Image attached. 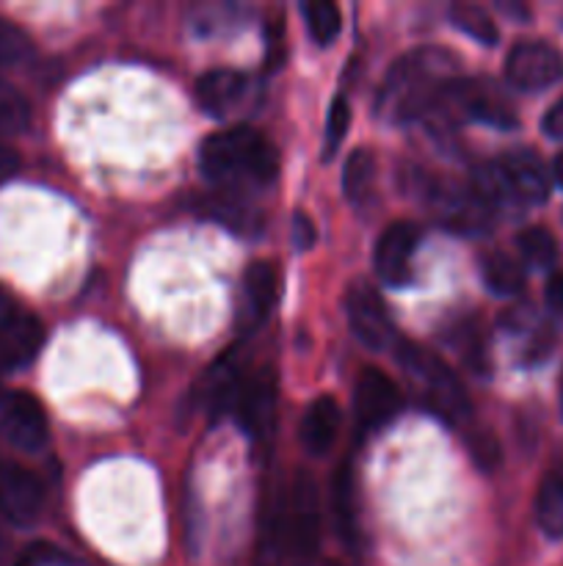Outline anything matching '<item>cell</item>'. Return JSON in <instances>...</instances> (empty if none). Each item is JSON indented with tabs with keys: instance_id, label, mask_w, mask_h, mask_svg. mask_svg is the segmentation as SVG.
Segmentation results:
<instances>
[{
	"instance_id": "1",
	"label": "cell",
	"mask_w": 563,
	"mask_h": 566,
	"mask_svg": "<svg viewBox=\"0 0 563 566\" xmlns=\"http://www.w3.org/2000/svg\"><path fill=\"white\" fill-rule=\"evenodd\" d=\"M458 77L456 53L445 48H417L401 55L386 72L379 92V114L392 122L428 116L445 88Z\"/></svg>"
},
{
	"instance_id": "2",
	"label": "cell",
	"mask_w": 563,
	"mask_h": 566,
	"mask_svg": "<svg viewBox=\"0 0 563 566\" xmlns=\"http://www.w3.org/2000/svg\"><path fill=\"white\" fill-rule=\"evenodd\" d=\"M199 166L213 186L241 197L243 191H257L276 180L279 155L254 127H230L204 138Z\"/></svg>"
},
{
	"instance_id": "3",
	"label": "cell",
	"mask_w": 563,
	"mask_h": 566,
	"mask_svg": "<svg viewBox=\"0 0 563 566\" xmlns=\"http://www.w3.org/2000/svg\"><path fill=\"white\" fill-rule=\"evenodd\" d=\"M397 365L403 374L408 376L414 390L419 392V401L431 409V412L442 415L450 423H461L469 418L472 407L464 392V385L458 381L456 370L439 357V354L428 352V348L417 346V343L397 340L392 348Z\"/></svg>"
},
{
	"instance_id": "4",
	"label": "cell",
	"mask_w": 563,
	"mask_h": 566,
	"mask_svg": "<svg viewBox=\"0 0 563 566\" xmlns=\"http://www.w3.org/2000/svg\"><path fill=\"white\" fill-rule=\"evenodd\" d=\"M425 205L431 208V213L442 221L445 227H450L453 232H461V235H480V232H489L495 224V210L478 197L469 182H456V180H425L423 188Z\"/></svg>"
},
{
	"instance_id": "5",
	"label": "cell",
	"mask_w": 563,
	"mask_h": 566,
	"mask_svg": "<svg viewBox=\"0 0 563 566\" xmlns=\"http://www.w3.org/2000/svg\"><path fill=\"white\" fill-rule=\"evenodd\" d=\"M436 111H453L458 119L484 122L502 130L519 125L517 111L508 103L506 94L491 81H480V77H456L436 103Z\"/></svg>"
},
{
	"instance_id": "6",
	"label": "cell",
	"mask_w": 563,
	"mask_h": 566,
	"mask_svg": "<svg viewBox=\"0 0 563 566\" xmlns=\"http://www.w3.org/2000/svg\"><path fill=\"white\" fill-rule=\"evenodd\" d=\"M320 528H323V509L320 492L307 470H298L290 484V545L287 564L312 566L320 551Z\"/></svg>"
},
{
	"instance_id": "7",
	"label": "cell",
	"mask_w": 563,
	"mask_h": 566,
	"mask_svg": "<svg viewBox=\"0 0 563 566\" xmlns=\"http://www.w3.org/2000/svg\"><path fill=\"white\" fill-rule=\"evenodd\" d=\"M287 545H290V486L270 479L259 501L254 566H285Z\"/></svg>"
},
{
	"instance_id": "8",
	"label": "cell",
	"mask_w": 563,
	"mask_h": 566,
	"mask_svg": "<svg viewBox=\"0 0 563 566\" xmlns=\"http://www.w3.org/2000/svg\"><path fill=\"white\" fill-rule=\"evenodd\" d=\"M563 77V55L541 39L517 42L506 55V81L517 92H544Z\"/></svg>"
},
{
	"instance_id": "9",
	"label": "cell",
	"mask_w": 563,
	"mask_h": 566,
	"mask_svg": "<svg viewBox=\"0 0 563 566\" xmlns=\"http://www.w3.org/2000/svg\"><path fill=\"white\" fill-rule=\"evenodd\" d=\"M346 315L351 324L353 335L362 346L373 348V352H386V348L397 346L395 326H392L386 304L375 287L368 282H353L346 293Z\"/></svg>"
},
{
	"instance_id": "10",
	"label": "cell",
	"mask_w": 563,
	"mask_h": 566,
	"mask_svg": "<svg viewBox=\"0 0 563 566\" xmlns=\"http://www.w3.org/2000/svg\"><path fill=\"white\" fill-rule=\"evenodd\" d=\"M403 392L384 370L364 368L353 390V418L362 431H381L401 415Z\"/></svg>"
},
{
	"instance_id": "11",
	"label": "cell",
	"mask_w": 563,
	"mask_h": 566,
	"mask_svg": "<svg viewBox=\"0 0 563 566\" xmlns=\"http://www.w3.org/2000/svg\"><path fill=\"white\" fill-rule=\"evenodd\" d=\"M0 437L22 453L42 451L47 442V415L28 392H11L0 401Z\"/></svg>"
},
{
	"instance_id": "12",
	"label": "cell",
	"mask_w": 563,
	"mask_h": 566,
	"mask_svg": "<svg viewBox=\"0 0 563 566\" xmlns=\"http://www.w3.org/2000/svg\"><path fill=\"white\" fill-rule=\"evenodd\" d=\"M246 368H243L241 352H226L224 357L215 359L196 385L199 407L208 409L210 418H224L235 412L237 398H241L243 385H246Z\"/></svg>"
},
{
	"instance_id": "13",
	"label": "cell",
	"mask_w": 563,
	"mask_h": 566,
	"mask_svg": "<svg viewBox=\"0 0 563 566\" xmlns=\"http://www.w3.org/2000/svg\"><path fill=\"white\" fill-rule=\"evenodd\" d=\"M276 396H279V385H276V376L270 368L248 376L246 385H243L235 415L241 420L243 431L254 442H268L270 431H274Z\"/></svg>"
},
{
	"instance_id": "14",
	"label": "cell",
	"mask_w": 563,
	"mask_h": 566,
	"mask_svg": "<svg viewBox=\"0 0 563 566\" xmlns=\"http://www.w3.org/2000/svg\"><path fill=\"white\" fill-rule=\"evenodd\" d=\"M44 506V486L28 468L0 464V514L14 525L36 523Z\"/></svg>"
},
{
	"instance_id": "15",
	"label": "cell",
	"mask_w": 563,
	"mask_h": 566,
	"mask_svg": "<svg viewBox=\"0 0 563 566\" xmlns=\"http://www.w3.org/2000/svg\"><path fill=\"white\" fill-rule=\"evenodd\" d=\"M506 186L511 191L513 202L533 208V205H544L550 197V171H546L544 160L533 153V149L513 147L508 149L502 158H497Z\"/></svg>"
},
{
	"instance_id": "16",
	"label": "cell",
	"mask_w": 563,
	"mask_h": 566,
	"mask_svg": "<svg viewBox=\"0 0 563 566\" xmlns=\"http://www.w3.org/2000/svg\"><path fill=\"white\" fill-rule=\"evenodd\" d=\"M419 232L408 221H395L381 232L375 243V274L390 287H406L412 282V254L417 252Z\"/></svg>"
},
{
	"instance_id": "17",
	"label": "cell",
	"mask_w": 563,
	"mask_h": 566,
	"mask_svg": "<svg viewBox=\"0 0 563 566\" xmlns=\"http://www.w3.org/2000/svg\"><path fill=\"white\" fill-rule=\"evenodd\" d=\"M279 302V271L270 263H252L243 274V310L241 329L252 332L270 315V310Z\"/></svg>"
},
{
	"instance_id": "18",
	"label": "cell",
	"mask_w": 563,
	"mask_h": 566,
	"mask_svg": "<svg viewBox=\"0 0 563 566\" xmlns=\"http://www.w3.org/2000/svg\"><path fill=\"white\" fill-rule=\"evenodd\" d=\"M44 343V329L33 315L14 313L0 326V368L9 370L25 368L33 363Z\"/></svg>"
},
{
	"instance_id": "19",
	"label": "cell",
	"mask_w": 563,
	"mask_h": 566,
	"mask_svg": "<svg viewBox=\"0 0 563 566\" xmlns=\"http://www.w3.org/2000/svg\"><path fill=\"white\" fill-rule=\"evenodd\" d=\"M248 92L246 75L235 70H213L204 72L196 81V103L204 114L224 119L237 105L243 103Z\"/></svg>"
},
{
	"instance_id": "20",
	"label": "cell",
	"mask_w": 563,
	"mask_h": 566,
	"mask_svg": "<svg viewBox=\"0 0 563 566\" xmlns=\"http://www.w3.org/2000/svg\"><path fill=\"white\" fill-rule=\"evenodd\" d=\"M342 426V409L340 403L331 396H318L307 407L301 418V429H298V437H301V446L309 457H326L334 446L337 434H340Z\"/></svg>"
},
{
	"instance_id": "21",
	"label": "cell",
	"mask_w": 563,
	"mask_h": 566,
	"mask_svg": "<svg viewBox=\"0 0 563 566\" xmlns=\"http://www.w3.org/2000/svg\"><path fill=\"white\" fill-rule=\"evenodd\" d=\"M331 509H334V523L340 528V536L346 545H357V484H353L351 462H342L337 470L334 486H331Z\"/></svg>"
},
{
	"instance_id": "22",
	"label": "cell",
	"mask_w": 563,
	"mask_h": 566,
	"mask_svg": "<svg viewBox=\"0 0 563 566\" xmlns=\"http://www.w3.org/2000/svg\"><path fill=\"white\" fill-rule=\"evenodd\" d=\"M208 216L219 221V224L230 227L232 232H241V235H254L257 230H263V216H259L246 199L237 197V193H219V197H210Z\"/></svg>"
},
{
	"instance_id": "23",
	"label": "cell",
	"mask_w": 563,
	"mask_h": 566,
	"mask_svg": "<svg viewBox=\"0 0 563 566\" xmlns=\"http://www.w3.org/2000/svg\"><path fill=\"white\" fill-rule=\"evenodd\" d=\"M535 523L546 539H563V475L552 473L541 481L535 495Z\"/></svg>"
},
{
	"instance_id": "24",
	"label": "cell",
	"mask_w": 563,
	"mask_h": 566,
	"mask_svg": "<svg viewBox=\"0 0 563 566\" xmlns=\"http://www.w3.org/2000/svg\"><path fill=\"white\" fill-rule=\"evenodd\" d=\"M480 274H484L486 287H489L495 296H517L524 287L522 265L502 252L486 254L484 263H480Z\"/></svg>"
},
{
	"instance_id": "25",
	"label": "cell",
	"mask_w": 563,
	"mask_h": 566,
	"mask_svg": "<svg viewBox=\"0 0 563 566\" xmlns=\"http://www.w3.org/2000/svg\"><path fill=\"white\" fill-rule=\"evenodd\" d=\"M375 188V158L368 149H353L342 169V191L348 202L364 205Z\"/></svg>"
},
{
	"instance_id": "26",
	"label": "cell",
	"mask_w": 563,
	"mask_h": 566,
	"mask_svg": "<svg viewBox=\"0 0 563 566\" xmlns=\"http://www.w3.org/2000/svg\"><path fill=\"white\" fill-rule=\"evenodd\" d=\"M450 22L464 33V36L475 39L484 48H495L500 42V31H497V22L491 20V14L486 9L475 3H456L450 9Z\"/></svg>"
},
{
	"instance_id": "27",
	"label": "cell",
	"mask_w": 563,
	"mask_h": 566,
	"mask_svg": "<svg viewBox=\"0 0 563 566\" xmlns=\"http://www.w3.org/2000/svg\"><path fill=\"white\" fill-rule=\"evenodd\" d=\"M304 17H307L309 36L320 44V48H329L342 31V14L337 9V3L331 0H307L304 3Z\"/></svg>"
},
{
	"instance_id": "28",
	"label": "cell",
	"mask_w": 563,
	"mask_h": 566,
	"mask_svg": "<svg viewBox=\"0 0 563 566\" xmlns=\"http://www.w3.org/2000/svg\"><path fill=\"white\" fill-rule=\"evenodd\" d=\"M517 249L524 263L541 271L552 269L557 260V243L552 238V232L544 230V227H528V230L519 232Z\"/></svg>"
},
{
	"instance_id": "29",
	"label": "cell",
	"mask_w": 563,
	"mask_h": 566,
	"mask_svg": "<svg viewBox=\"0 0 563 566\" xmlns=\"http://www.w3.org/2000/svg\"><path fill=\"white\" fill-rule=\"evenodd\" d=\"M28 122H31L28 99L14 86L0 81V138L22 133L28 127Z\"/></svg>"
},
{
	"instance_id": "30",
	"label": "cell",
	"mask_w": 563,
	"mask_h": 566,
	"mask_svg": "<svg viewBox=\"0 0 563 566\" xmlns=\"http://www.w3.org/2000/svg\"><path fill=\"white\" fill-rule=\"evenodd\" d=\"M33 53V42L17 22L0 17V66H17Z\"/></svg>"
},
{
	"instance_id": "31",
	"label": "cell",
	"mask_w": 563,
	"mask_h": 566,
	"mask_svg": "<svg viewBox=\"0 0 563 566\" xmlns=\"http://www.w3.org/2000/svg\"><path fill=\"white\" fill-rule=\"evenodd\" d=\"M467 446H469V453H472L475 464H478L480 470H486V473L500 464L502 459L500 442H497V437L491 434L489 429H475L472 434L467 437Z\"/></svg>"
},
{
	"instance_id": "32",
	"label": "cell",
	"mask_w": 563,
	"mask_h": 566,
	"mask_svg": "<svg viewBox=\"0 0 563 566\" xmlns=\"http://www.w3.org/2000/svg\"><path fill=\"white\" fill-rule=\"evenodd\" d=\"M348 127H351V105H348L346 97H334L329 108V119H326V158H331V153L340 147Z\"/></svg>"
},
{
	"instance_id": "33",
	"label": "cell",
	"mask_w": 563,
	"mask_h": 566,
	"mask_svg": "<svg viewBox=\"0 0 563 566\" xmlns=\"http://www.w3.org/2000/svg\"><path fill=\"white\" fill-rule=\"evenodd\" d=\"M315 238H318V232H315V224L309 216L304 213H296L293 216V241H296L298 249H309L315 243Z\"/></svg>"
},
{
	"instance_id": "34",
	"label": "cell",
	"mask_w": 563,
	"mask_h": 566,
	"mask_svg": "<svg viewBox=\"0 0 563 566\" xmlns=\"http://www.w3.org/2000/svg\"><path fill=\"white\" fill-rule=\"evenodd\" d=\"M541 130L550 138H555V142H563V97L546 111L544 119H541Z\"/></svg>"
},
{
	"instance_id": "35",
	"label": "cell",
	"mask_w": 563,
	"mask_h": 566,
	"mask_svg": "<svg viewBox=\"0 0 563 566\" xmlns=\"http://www.w3.org/2000/svg\"><path fill=\"white\" fill-rule=\"evenodd\" d=\"M546 304H550L552 313L563 315V274H552L546 282Z\"/></svg>"
},
{
	"instance_id": "36",
	"label": "cell",
	"mask_w": 563,
	"mask_h": 566,
	"mask_svg": "<svg viewBox=\"0 0 563 566\" xmlns=\"http://www.w3.org/2000/svg\"><path fill=\"white\" fill-rule=\"evenodd\" d=\"M17 169H20V158H17L9 147L0 144V186H6V182L14 177Z\"/></svg>"
},
{
	"instance_id": "37",
	"label": "cell",
	"mask_w": 563,
	"mask_h": 566,
	"mask_svg": "<svg viewBox=\"0 0 563 566\" xmlns=\"http://www.w3.org/2000/svg\"><path fill=\"white\" fill-rule=\"evenodd\" d=\"M53 553L55 551H50V547H44V545H33V547H28L25 556L20 558V564L17 566H42L53 558Z\"/></svg>"
},
{
	"instance_id": "38",
	"label": "cell",
	"mask_w": 563,
	"mask_h": 566,
	"mask_svg": "<svg viewBox=\"0 0 563 566\" xmlns=\"http://www.w3.org/2000/svg\"><path fill=\"white\" fill-rule=\"evenodd\" d=\"M17 310H14V302H11V296L9 293L3 291V287H0V326L6 324V321L11 318V315H14Z\"/></svg>"
},
{
	"instance_id": "39",
	"label": "cell",
	"mask_w": 563,
	"mask_h": 566,
	"mask_svg": "<svg viewBox=\"0 0 563 566\" xmlns=\"http://www.w3.org/2000/svg\"><path fill=\"white\" fill-rule=\"evenodd\" d=\"M555 180H557V186L563 188V153L557 155V160H555Z\"/></svg>"
},
{
	"instance_id": "40",
	"label": "cell",
	"mask_w": 563,
	"mask_h": 566,
	"mask_svg": "<svg viewBox=\"0 0 563 566\" xmlns=\"http://www.w3.org/2000/svg\"><path fill=\"white\" fill-rule=\"evenodd\" d=\"M3 376H6V370L0 368V401H3Z\"/></svg>"
},
{
	"instance_id": "41",
	"label": "cell",
	"mask_w": 563,
	"mask_h": 566,
	"mask_svg": "<svg viewBox=\"0 0 563 566\" xmlns=\"http://www.w3.org/2000/svg\"><path fill=\"white\" fill-rule=\"evenodd\" d=\"M561 409H563V376H561Z\"/></svg>"
},
{
	"instance_id": "42",
	"label": "cell",
	"mask_w": 563,
	"mask_h": 566,
	"mask_svg": "<svg viewBox=\"0 0 563 566\" xmlns=\"http://www.w3.org/2000/svg\"><path fill=\"white\" fill-rule=\"evenodd\" d=\"M326 566H340V564H326Z\"/></svg>"
}]
</instances>
